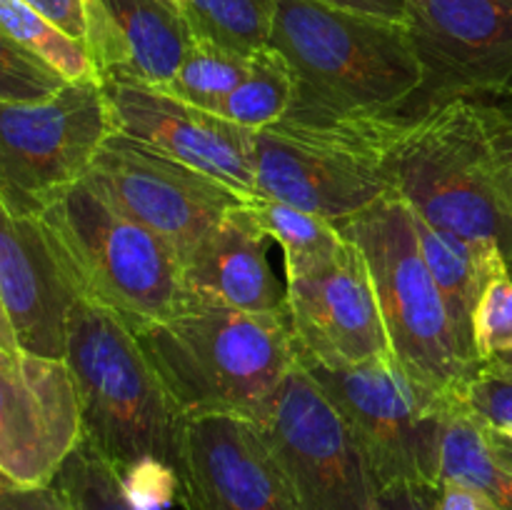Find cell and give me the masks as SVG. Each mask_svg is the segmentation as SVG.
<instances>
[{"mask_svg": "<svg viewBox=\"0 0 512 510\" xmlns=\"http://www.w3.org/2000/svg\"><path fill=\"white\" fill-rule=\"evenodd\" d=\"M195 35L178 0H88V45L103 85L165 88Z\"/></svg>", "mask_w": 512, "mask_h": 510, "instance_id": "cell-18", "label": "cell"}, {"mask_svg": "<svg viewBox=\"0 0 512 510\" xmlns=\"http://www.w3.org/2000/svg\"><path fill=\"white\" fill-rule=\"evenodd\" d=\"M508 268H510V275H512V260L508 263Z\"/></svg>", "mask_w": 512, "mask_h": 510, "instance_id": "cell-39", "label": "cell"}, {"mask_svg": "<svg viewBox=\"0 0 512 510\" xmlns=\"http://www.w3.org/2000/svg\"><path fill=\"white\" fill-rule=\"evenodd\" d=\"M268 45L293 73V123L395 118L423 78L408 25L318 0H280Z\"/></svg>", "mask_w": 512, "mask_h": 510, "instance_id": "cell-1", "label": "cell"}, {"mask_svg": "<svg viewBox=\"0 0 512 510\" xmlns=\"http://www.w3.org/2000/svg\"><path fill=\"white\" fill-rule=\"evenodd\" d=\"M80 443L83 413L68 363L0 345V485H53Z\"/></svg>", "mask_w": 512, "mask_h": 510, "instance_id": "cell-13", "label": "cell"}, {"mask_svg": "<svg viewBox=\"0 0 512 510\" xmlns=\"http://www.w3.org/2000/svg\"><path fill=\"white\" fill-rule=\"evenodd\" d=\"M480 365L512 353V275L500 273L485 288L473 318Z\"/></svg>", "mask_w": 512, "mask_h": 510, "instance_id": "cell-29", "label": "cell"}, {"mask_svg": "<svg viewBox=\"0 0 512 510\" xmlns=\"http://www.w3.org/2000/svg\"><path fill=\"white\" fill-rule=\"evenodd\" d=\"M440 480L468 485L493 508L512 510V470L495 460L483 428L463 410H453L445 425Z\"/></svg>", "mask_w": 512, "mask_h": 510, "instance_id": "cell-21", "label": "cell"}, {"mask_svg": "<svg viewBox=\"0 0 512 510\" xmlns=\"http://www.w3.org/2000/svg\"><path fill=\"white\" fill-rule=\"evenodd\" d=\"M480 428H483L485 440H488L495 460H498L500 465H505L508 470H512V433H505V430L498 428H485V425H480Z\"/></svg>", "mask_w": 512, "mask_h": 510, "instance_id": "cell-37", "label": "cell"}, {"mask_svg": "<svg viewBox=\"0 0 512 510\" xmlns=\"http://www.w3.org/2000/svg\"><path fill=\"white\" fill-rule=\"evenodd\" d=\"M55 485L73 510H140L118 470L85 440L65 460Z\"/></svg>", "mask_w": 512, "mask_h": 510, "instance_id": "cell-27", "label": "cell"}, {"mask_svg": "<svg viewBox=\"0 0 512 510\" xmlns=\"http://www.w3.org/2000/svg\"><path fill=\"white\" fill-rule=\"evenodd\" d=\"M338 230L363 250L398 363L415 383L458 408L475 373L463 360L445 300L423 258L410 205L388 193L338 223Z\"/></svg>", "mask_w": 512, "mask_h": 510, "instance_id": "cell-5", "label": "cell"}, {"mask_svg": "<svg viewBox=\"0 0 512 510\" xmlns=\"http://www.w3.org/2000/svg\"><path fill=\"white\" fill-rule=\"evenodd\" d=\"M438 510H498L473 488L450 480L438 483Z\"/></svg>", "mask_w": 512, "mask_h": 510, "instance_id": "cell-36", "label": "cell"}, {"mask_svg": "<svg viewBox=\"0 0 512 510\" xmlns=\"http://www.w3.org/2000/svg\"><path fill=\"white\" fill-rule=\"evenodd\" d=\"M413 220L423 258L450 313L460 353H463L468 368L478 373L483 365H480L478 350H475L473 318L490 280L510 270L503 248L490 240L478 243V240L450 233V230L428 223L418 213H413Z\"/></svg>", "mask_w": 512, "mask_h": 510, "instance_id": "cell-20", "label": "cell"}, {"mask_svg": "<svg viewBox=\"0 0 512 510\" xmlns=\"http://www.w3.org/2000/svg\"><path fill=\"white\" fill-rule=\"evenodd\" d=\"M458 410L485 428L512 433V370L500 363H485L465 385Z\"/></svg>", "mask_w": 512, "mask_h": 510, "instance_id": "cell-30", "label": "cell"}, {"mask_svg": "<svg viewBox=\"0 0 512 510\" xmlns=\"http://www.w3.org/2000/svg\"><path fill=\"white\" fill-rule=\"evenodd\" d=\"M70 85L63 73L0 33V103H43Z\"/></svg>", "mask_w": 512, "mask_h": 510, "instance_id": "cell-28", "label": "cell"}, {"mask_svg": "<svg viewBox=\"0 0 512 510\" xmlns=\"http://www.w3.org/2000/svg\"><path fill=\"white\" fill-rule=\"evenodd\" d=\"M118 133L100 80H78L43 103H0V208L40 218L78 188Z\"/></svg>", "mask_w": 512, "mask_h": 510, "instance_id": "cell-7", "label": "cell"}, {"mask_svg": "<svg viewBox=\"0 0 512 510\" xmlns=\"http://www.w3.org/2000/svg\"><path fill=\"white\" fill-rule=\"evenodd\" d=\"M190 298L210 300L245 313L288 310L285 293L268 265V235L245 203L230 210L183 258Z\"/></svg>", "mask_w": 512, "mask_h": 510, "instance_id": "cell-19", "label": "cell"}, {"mask_svg": "<svg viewBox=\"0 0 512 510\" xmlns=\"http://www.w3.org/2000/svg\"><path fill=\"white\" fill-rule=\"evenodd\" d=\"M73 38H88V0H20Z\"/></svg>", "mask_w": 512, "mask_h": 510, "instance_id": "cell-32", "label": "cell"}, {"mask_svg": "<svg viewBox=\"0 0 512 510\" xmlns=\"http://www.w3.org/2000/svg\"><path fill=\"white\" fill-rule=\"evenodd\" d=\"M370 123L305 125L283 118L255 130L258 195L283 200L335 225L378 203L393 190L378 170Z\"/></svg>", "mask_w": 512, "mask_h": 510, "instance_id": "cell-9", "label": "cell"}, {"mask_svg": "<svg viewBox=\"0 0 512 510\" xmlns=\"http://www.w3.org/2000/svg\"><path fill=\"white\" fill-rule=\"evenodd\" d=\"M65 363L78 390L83 440L120 475L140 465L175 470L185 415L175 408L138 335L90 298L70 313Z\"/></svg>", "mask_w": 512, "mask_h": 510, "instance_id": "cell-4", "label": "cell"}, {"mask_svg": "<svg viewBox=\"0 0 512 510\" xmlns=\"http://www.w3.org/2000/svg\"><path fill=\"white\" fill-rule=\"evenodd\" d=\"M318 3L365 18L388 20V23L408 25L410 20V0H318Z\"/></svg>", "mask_w": 512, "mask_h": 510, "instance_id": "cell-35", "label": "cell"}, {"mask_svg": "<svg viewBox=\"0 0 512 510\" xmlns=\"http://www.w3.org/2000/svg\"><path fill=\"white\" fill-rule=\"evenodd\" d=\"M85 183L118 213L168 240L180 258L248 200L223 180L120 133L103 145Z\"/></svg>", "mask_w": 512, "mask_h": 510, "instance_id": "cell-12", "label": "cell"}, {"mask_svg": "<svg viewBox=\"0 0 512 510\" xmlns=\"http://www.w3.org/2000/svg\"><path fill=\"white\" fill-rule=\"evenodd\" d=\"M285 303L300 360L363 363L393 353L368 263L358 245L325 260L285 270Z\"/></svg>", "mask_w": 512, "mask_h": 510, "instance_id": "cell-14", "label": "cell"}, {"mask_svg": "<svg viewBox=\"0 0 512 510\" xmlns=\"http://www.w3.org/2000/svg\"><path fill=\"white\" fill-rule=\"evenodd\" d=\"M473 103L488 135L498 188L512 213V88Z\"/></svg>", "mask_w": 512, "mask_h": 510, "instance_id": "cell-31", "label": "cell"}, {"mask_svg": "<svg viewBox=\"0 0 512 510\" xmlns=\"http://www.w3.org/2000/svg\"><path fill=\"white\" fill-rule=\"evenodd\" d=\"M80 298L83 293L43 220L3 213L0 345L63 360L70 313Z\"/></svg>", "mask_w": 512, "mask_h": 510, "instance_id": "cell-16", "label": "cell"}, {"mask_svg": "<svg viewBox=\"0 0 512 510\" xmlns=\"http://www.w3.org/2000/svg\"><path fill=\"white\" fill-rule=\"evenodd\" d=\"M258 428L298 510H378L358 438L303 365L290 370Z\"/></svg>", "mask_w": 512, "mask_h": 510, "instance_id": "cell-10", "label": "cell"}, {"mask_svg": "<svg viewBox=\"0 0 512 510\" xmlns=\"http://www.w3.org/2000/svg\"><path fill=\"white\" fill-rule=\"evenodd\" d=\"M378 510H438V485L395 483L380 490Z\"/></svg>", "mask_w": 512, "mask_h": 510, "instance_id": "cell-33", "label": "cell"}, {"mask_svg": "<svg viewBox=\"0 0 512 510\" xmlns=\"http://www.w3.org/2000/svg\"><path fill=\"white\" fill-rule=\"evenodd\" d=\"M370 145L388 188L413 213L468 240L498 243L510 263L512 213L475 103L455 100L418 120L378 118Z\"/></svg>", "mask_w": 512, "mask_h": 510, "instance_id": "cell-3", "label": "cell"}, {"mask_svg": "<svg viewBox=\"0 0 512 510\" xmlns=\"http://www.w3.org/2000/svg\"><path fill=\"white\" fill-rule=\"evenodd\" d=\"M293 103V73L283 55L265 45L250 58L243 83L220 103L215 115L248 130H263L285 118Z\"/></svg>", "mask_w": 512, "mask_h": 510, "instance_id": "cell-24", "label": "cell"}, {"mask_svg": "<svg viewBox=\"0 0 512 510\" xmlns=\"http://www.w3.org/2000/svg\"><path fill=\"white\" fill-rule=\"evenodd\" d=\"M408 30L423 78L398 120L512 88V0H410Z\"/></svg>", "mask_w": 512, "mask_h": 510, "instance_id": "cell-11", "label": "cell"}, {"mask_svg": "<svg viewBox=\"0 0 512 510\" xmlns=\"http://www.w3.org/2000/svg\"><path fill=\"white\" fill-rule=\"evenodd\" d=\"M493 363H500V365H505V368L512 370V353L503 355V358H498V360H493Z\"/></svg>", "mask_w": 512, "mask_h": 510, "instance_id": "cell-38", "label": "cell"}, {"mask_svg": "<svg viewBox=\"0 0 512 510\" xmlns=\"http://www.w3.org/2000/svg\"><path fill=\"white\" fill-rule=\"evenodd\" d=\"M358 438L378 490L440 483V453L453 410L415 383L393 353L363 363L300 360Z\"/></svg>", "mask_w": 512, "mask_h": 510, "instance_id": "cell-8", "label": "cell"}, {"mask_svg": "<svg viewBox=\"0 0 512 510\" xmlns=\"http://www.w3.org/2000/svg\"><path fill=\"white\" fill-rule=\"evenodd\" d=\"M195 40L253 58L270 43L280 0H178Z\"/></svg>", "mask_w": 512, "mask_h": 510, "instance_id": "cell-22", "label": "cell"}, {"mask_svg": "<svg viewBox=\"0 0 512 510\" xmlns=\"http://www.w3.org/2000/svg\"><path fill=\"white\" fill-rule=\"evenodd\" d=\"M40 220L83 298L113 310L133 333L173 318L188 305L178 250L118 213L85 180Z\"/></svg>", "mask_w": 512, "mask_h": 510, "instance_id": "cell-6", "label": "cell"}, {"mask_svg": "<svg viewBox=\"0 0 512 510\" xmlns=\"http://www.w3.org/2000/svg\"><path fill=\"white\" fill-rule=\"evenodd\" d=\"M120 135L140 140L223 180L245 198L255 190L253 130L210 110L195 108L163 88L130 83L105 85Z\"/></svg>", "mask_w": 512, "mask_h": 510, "instance_id": "cell-17", "label": "cell"}, {"mask_svg": "<svg viewBox=\"0 0 512 510\" xmlns=\"http://www.w3.org/2000/svg\"><path fill=\"white\" fill-rule=\"evenodd\" d=\"M250 70V58L195 40L175 78L165 85L175 98L215 113L225 98L238 88Z\"/></svg>", "mask_w": 512, "mask_h": 510, "instance_id": "cell-26", "label": "cell"}, {"mask_svg": "<svg viewBox=\"0 0 512 510\" xmlns=\"http://www.w3.org/2000/svg\"><path fill=\"white\" fill-rule=\"evenodd\" d=\"M0 510H73L58 485L45 488H8L0 485Z\"/></svg>", "mask_w": 512, "mask_h": 510, "instance_id": "cell-34", "label": "cell"}, {"mask_svg": "<svg viewBox=\"0 0 512 510\" xmlns=\"http://www.w3.org/2000/svg\"><path fill=\"white\" fill-rule=\"evenodd\" d=\"M175 478L183 510H298L253 420L185 418Z\"/></svg>", "mask_w": 512, "mask_h": 510, "instance_id": "cell-15", "label": "cell"}, {"mask_svg": "<svg viewBox=\"0 0 512 510\" xmlns=\"http://www.w3.org/2000/svg\"><path fill=\"white\" fill-rule=\"evenodd\" d=\"M0 33L13 38L15 43H20L30 53L53 65L70 83L100 80L88 45L68 35L63 28L50 23L48 18L35 13L33 8H28L20 0H0Z\"/></svg>", "mask_w": 512, "mask_h": 510, "instance_id": "cell-25", "label": "cell"}, {"mask_svg": "<svg viewBox=\"0 0 512 510\" xmlns=\"http://www.w3.org/2000/svg\"><path fill=\"white\" fill-rule=\"evenodd\" d=\"M250 218L260 225L268 238L278 240L285 255V270L303 268V265L325 260L338 253L345 243V235L338 225L320 215L300 210L283 200L253 195L245 200Z\"/></svg>", "mask_w": 512, "mask_h": 510, "instance_id": "cell-23", "label": "cell"}, {"mask_svg": "<svg viewBox=\"0 0 512 510\" xmlns=\"http://www.w3.org/2000/svg\"><path fill=\"white\" fill-rule=\"evenodd\" d=\"M135 335L185 418L260 423L300 363L288 310L245 313L190 298L173 318Z\"/></svg>", "mask_w": 512, "mask_h": 510, "instance_id": "cell-2", "label": "cell"}]
</instances>
